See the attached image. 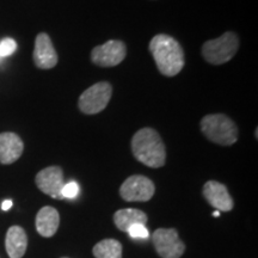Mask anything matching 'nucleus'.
Segmentation results:
<instances>
[{
	"label": "nucleus",
	"mask_w": 258,
	"mask_h": 258,
	"mask_svg": "<svg viewBox=\"0 0 258 258\" xmlns=\"http://www.w3.org/2000/svg\"><path fill=\"white\" fill-rule=\"evenodd\" d=\"M150 51L157 69L165 77H175L185 63L184 50L175 38L166 34L156 35L150 42Z\"/></svg>",
	"instance_id": "nucleus-1"
},
{
	"label": "nucleus",
	"mask_w": 258,
	"mask_h": 258,
	"mask_svg": "<svg viewBox=\"0 0 258 258\" xmlns=\"http://www.w3.org/2000/svg\"><path fill=\"white\" fill-rule=\"evenodd\" d=\"M132 151L137 160L148 167L165 165L166 148L159 133L153 128H143L132 139Z\"/></svg>",
	"instance_id": "nucleus-2"
},
{
	"label": "nucleus",
	"mask_w": 258,
	"mask_h": 258,
	"mask_svg": "<svg viewBox=\"0 0 258 258\" xmlns=\"http://www.w3.org/2000/svg\"><path fill=\"white\" fill-rule=\"evenodd\" d=\"M201 131L212 143L221 146H231L238 140L237 124L224 114L205 116L201 120Z\"/></svg>",
	"instance_id": "nucleus-3"
},
{
	"label": "nucleus",
	"mask_w": 258,
	"mask_h": 258,
	"mask_svg": "<svg viewBox=\"0 0 258 258\" xmlns=\"http://www.w3.org/2000/svg\"><path fill=\"white\" fill-rule=\"evenodd\" d=\"M239 48L237 34L228 31L215 40L207 41L202 46V56L211 64H224L232 60Z\"/></svg>",
	"instance_id": "nucleus-4"
},
{
	"label": "nucleus",
	"mask_w": 258,
	"mask_h": 258,
	"mask_svg": "<svg viewBox=\"0 0 258 258\" xmlns=\"http://www.w3.org/2000/svg\"><path fill=\"white\" fill-rule=\"evenodd\" d=\"M112 88L109 83L99 82L93 84L79 97V110L85 115H96L104 110L110 102Z\"/></svg>",
	"instance_id": "nucleus-5"
},
{
	"label": "nucleus",
	"mask_w": 258,
	"mask_h": 258,
	"mask_svg": "<svg viewBox=\"0 0 258 258\" xmlns=\"http://www.w3.org/2000/svg\"><path fill=\"white\" fill-rule=\"evenodd\" d=\"M156 186L150 178L145 176L134 175L128 177L122 183L120 195L128 202H146L153 198Z\"/></svg>",
	"instance_id": "nucleus-6"
},
{
	"label": "nucleus",
	"mask_w": 258,
	"mask_h": 258,
	"mask_svg": "<svg viewBox=\"0 0 258 258\" xmlns=\"http://www.w3.org/2000/svg\"><path fill=\"white\" fill-rule=\"evenodd\" d=\"M152 240L161 258H179L184 253L185 245L179 239L175 228H158L154 231Z\"/></svg>",
	"instance_id": "nucleus-7"
},
{
	"label": "nucleus",
	"mask_w": 258,
	"mask_h": 258,
	"mask_svg": "<svg viewBox=\"0 0 258 258\" xmlns=\"http://www.w3.org/2000/svg\"><path fill=\"white\" fill-rule=\"evenodd\" d=\"M127 55L124 42L110 40L97 46L91 51V61L99 67H115L120 64Z\"/></svg>",
	"instance_id": "nucleus-8"
},
{
	"label": "nucleus",
	"mask_w": 258,
	"mask_h": 258,
	"mask_svg": "<svg viewBox=\"0 0 258 258\" xmlns=\"http://www.w3.org/2000/svg\"><path fill=\"white\" fill-rule=\"evenodd\" d=\"M37 188L53 199H61L63 186V172L60 166H49L41 170L35 178Z\"/></svg>",
	"instance_id": "nucleus-9"
},
{
	"label": "nucleus",
	"mask_w": 258,
	"mask_h": 258,
	"mask_svg": "<svg viewBox=\"0 0 258 258\" xmlns=\"http://www.w3.org/2000/svg\"><path fill=\"white\" fill-rule=\"evenodd\" d=\"M32 59L36 67L41 70H50L56 66L57 54L50 37L46 32H41L35 40V48Z\"/></svg>",
	"instance_id": "nucleus-10"
},
{
	"label": "nucleus",
	"mask_w": 258,
	"mask_h": 258,
	"mask_svg": "<svg viewBox=\"0 0 258 258\" xmlns=\"http://www.w3.org/2000/svg\"><path fill=\"white\" fill-rule=\"evenodd\" d=\"M203 196L219 212H230L233 209L234 203L227 188L217 180H209L203 185Z\"/></svg>",
	"instance_id": "nucleus-11"
},
{
	"label": "nucleus",
	"mask_w": 258,
	"mask_h": 258,
	"mask_svg": "<svg viewBox=\"0 0 258 258\" xmlns=\"http://www.w3.org/2000/svg\"><path fill=\"white\" fill-rule=\"evenodd\" d=\"M24 151L22 139L12 132L0 134V163L4 165L15 163L21 158Z\"/></svg>",
	"instance_id": "nucleus-12"
},
{
	"label": "nucleus",
	"mask_w": 258,
	"mask_h": 258,
	"mask_svg": "<svg viewBox=\"0 0 258 258\" xmlns=\"http://www.w3.org/2000/svg\"><path fill=\"white\" fill-rule=\"evenodd\" d=\"M60 225V215L55 208L46 206L36 215V230L42 237L50 238L56 233Z\"/></svg>",
	"instance_id": "nucleus-13"
},
{
	"label": "nucleus",
	"mask_w": 258,
	"mask_h": 258,
	"mask_svg": "<svg viewBox=\"0 0 258 258\" xmlns=\"http://www.w3.org/2000/svg\"><path fill=\"white\" fill-rule=\"evenodd\" d=\"M5 247L10 258H22L28 247L27 233L21 226H11L6 233Z\"/></svg>",
	"instance_id": "nucleus-14"
},
{
	"label": "nucleus",
	"mask_w": 258,
	"mask_h": 258,
	"mask_svg": "<svg viewBox=\"0 0 258 258\" xmlns=\"http://www.w3.org/2000/svg\"><path fill=\"white\" fill-rule=\"evenodd\" d=\"M147 220L148 218L146 213L135 208L120 209V211L116 212L114 215V222L116 227L123 232H127L128 228L135 224L146 225Z\"/></svg>",
	"instance_id": "nucleus-15"
},
{
	"label": "nucleus",
	"mask_w": 258,
	"mask_h": 258,
	"mask_svg": "<svg viewBox=\"0 0 258 258\" xmlns=\"http://www.w3.org/2000/svg\"><path fill=\"white\" fill-rule=\"evenodd\" d=\"M96 258H122V245L115 239H104L93 247Z\"/></svg>",
	"instance_id": "nucleus-16"
},
{
	"label": "nucleus",
	"mask_w": 258,
	"mask_h": 258,
	"mask_svg": "<svg viewBox=\"0 0 258 258\" xmlns=\"http://www.w3.org/2000/svg\"><path fill=\"white\" fill-rule=\"evenodd\" d=\"M127 233L131 235L133 239H147L150 237V232L146 225L144 224H135L128 228Z\"/></svg>",
	"instance_id": "nucleus-17"
},
{
	"label": "nucleus",
	"mask_w": 258,
	"mask_h": 258,
	"mask_svg": "<svg viewBox=\"0 0 258 258\" xmlns=\"http://www.w3.org/2000/svg\"><path fill=\"white\" fill-rule=\"evenodd\" d=\"M17 49V43L14 38H5L0 42V57H5L14 54Z\"/></svg>",
	"instance_id": "nucleus-18"
},
{
	"label": "nucleus",
	"mask_w": 258,
	"mask_h": 258,
	"mask_svg": "<svg viewBox=\"0 0 258 258\" xmlns=\"http://www.w3.org/2000/svg\"><path fill=\"white\" fill-rule=\"evenodd\" d=\"M79 194V185L78 183L72 182L67 183V184H63L62 190H61V199H76Z\"/></svg>",
	"instance_id": "nucleus-19"
},
{
	"label": "nucleus",
	"mask_w": 258,
	"mask_h": 258,
	"mask_svg": "<svg viewBox=\"0 0 258 258\" xmlns=\"http://www.w3.org/2000/svg\"><path fill=\"white\" fill-rule=\"evenodd\" d=\"M12 206H14V202H12L11 200H5V201L2 203V209L4 212H8L9 209L12 207Z\"/></svg>",
	"instance_id": "nucleus-20"
},
{
	"label": "nucleus",
	"mask_w": 258,
	"mask_h": 258,
	"mask_svg": "<svg viewBox=\"0 0 258 258\" xmlns=\"http://www.w3.org/2000/svg\"><path fill=\"white\" fill-rule=\"evenodd\" d=\"M213 217H215V218L220 217V212H219V211H215L214 213H213Z\"/></svg>",
	"instance_id": "nucleus-21"
}]
</instances>
